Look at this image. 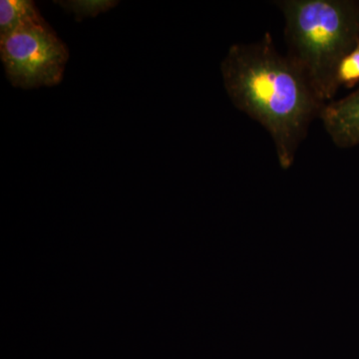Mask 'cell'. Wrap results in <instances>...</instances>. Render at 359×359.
<instances>
[{
    "label": "cell",
    "instance_id": "obj_1",
    "mask_svg": "<svg viewBox=\"0 0 359 359\" xmlns=\"http://www.w3.org/2000/svg\"><path fill=\"white\" fill-rule=\"evenodd\" d=\"M221 72L231 102L268 131L280 166L289 169L325 104L269 32L252 43L231 45Z\"/></svg>",
    "mask_w": 359,
    "mask_h": 359
},
{
    "label": "cell",
    "instance_id": "obj_2",
    "mask_svg": "<svg viewBox=\"0 0 359 359\" xmlns=\"http://www.w3.org/2000/svg\"><path fill=\"white\" fill-rule=\"evenodd\" d=\"M287 56L327 105L340 62L359 41V0H282Z\"/></svg>",
    "mask_w": 359,
    "mask_h": 359
},
{
    "label": "cell",
    "instance_id": "obj_3",
    "mask_svg": "<svg viewBox=\"0 0 359 359\" xmlns=\"http://www.w3.org/2000/svg\"><path fill=\"white\" fill-rule=\"evenodd\" d=\"M0 58L13 86L33 89L62 81L69 51L43 18L0 36Z\"/></svg>",
    "mask_w": 359,
    "mask_h": 359
},
{
    "label": "cell",
    "instance_id": "obj_4",
    "mask_svg": "<svg viewBox=\"0 0 359 359\" xmlns=\"http://www.w3.org/2000/svg\"><path fill=\"white\" fill-rule=\"evenodd\" d=\"M323 128L339 148L359 145V88L327 103L321 112Z\"/></svg>",
    "mask_w": 359,
    "mask_h": 359
},
{
    "label": "cell",
    "instance_id": "obj_5",
    "mask_svg": "<svg viewBox=\"0 0 359 359\" xmlns=\"http://www.w3.org/2000/svg\"><path fill=\"white\" fill-rule=\"evenodd\" d=\"M43 20L36 4L32 0L0 1V36L18 28Z\"/></svg>",
    "mask_w": 359,
    "mask_h": 359
},
{
    "label": "cell",
    "instance_id": "obj_6",
    "mask_svg": "<svg viewBox=\"0 0 359 359\" xmlns=\"http://www.w3.org/2000/svg\"><path fill=\"white\" fill-rule=\"evenodd\" d=\"M67 13H73L76 20L86 18H94L98 14L106 13L117 6L119 2L112 0H72V1H55Z\"/></svg>",
    "mask_w": 359,
    "mask_h": 359
},
{
    "label": "cell",
    "instance_id": "obj_7",
    "mask_svg": "<svg viewBox=\"0 0 359 359\" xmlns=\"http://www.w3.org/2000/svg\"><path fill=\"white\" fill-rule=\"evenodd\" d=\"M337 81L339 88L346 89L353 88L359 83V41L340 62Z\"/></svg>",
    "mask_w": 359,
    "mask_h": 359
}]
</instances>
